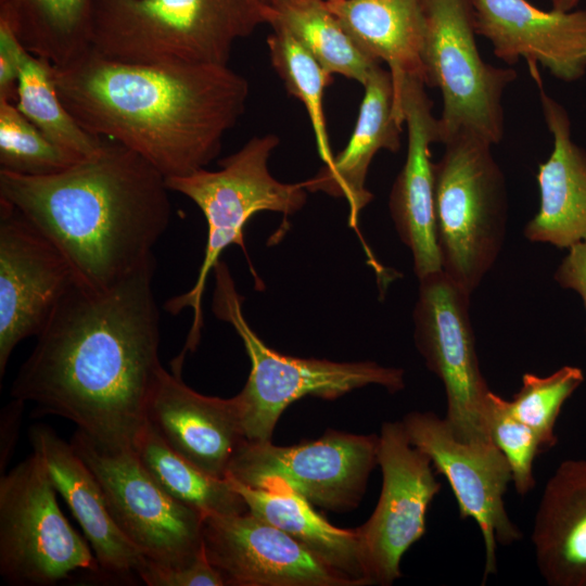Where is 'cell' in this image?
<instances>
[{
    "label": "cell",
    "mask_w": 586,
    "mask_h": 586,
    "mask_svg": "<svg viewBox=\"0 0 586 586\" xmlns=\"http://www.w3.org/2000/svg\"><path fill=\"white\" fill-rule=\"evenodd\" d=\"M279 142L273 133L255 136L221 160L218 170L202 168L186 177L166 179L169 190L189 198L207 224L205 255L194 285L165 304L171 314L187 307L193 310L184 351L194 349L200 337L202 298L208 275L227 246L243 245V228L249 219L264 211L293 215L306 203L303 182H281L269 171V157Z\"/></svg>",
    "instance_id": "obj_6"
},
{
    "label": "cell",
    "mask_w": 586,
    "mask_h": 586,
    "mask_svg": "<svg viewBox=\"0 0 586 586\" xmlns=\"http://www.w3.org/2000/svg\"><path fill=\"white\" fill-rule=\"evenodd\" d=\"M269 5L268 25L286 30L330 75L364 86L380 66L356 44L324 0H283Z\"/></svg>",
    "instance_id": "obj_27"
},
{
    "label": "cell",
    "mask_w": 586,
    "mask_h": 586,
    "mask_svg": "<svg viewBox=\"0 0 586 586\" xmlns=\"http://www.w3.org/2000/svg\"><path fill=\"white\" fill-rule=\"evenodd\" d=\"M249 512L294 538L315 558L358 586L369 585L357 530L331 525L286 482L266 479L255 487L227 477Z\"/></svg>",
    "instance_id": "obj_24"
},
{
    "label": "cell",
    "mask_w": 586,
    "mask_h": 586,
    "mask_svg": "<svg viewBox=\"0 0 586 586\" xmlns=\"http://www.w3.org/2000/svg\"><path fill=\"white\" fill-rule=\"evenodd\" d=\"M269 15L264 0H98L91 49L137 64L227 65Z\"/></svg>",
    "instance_id": "obj_4"
},
{
    "label": "cell",
    "mask_w": 586,
    "mask_h": 586,
    "mask_svg": "<svg viewBox=\"0 0 586 586\" xmlns=\"http://www.w3.org/2000/svg\"><path fill=\"white\" fill-rule=\"evenodd\" d=\"M138 577L148 586H226L205 552L194 561L177 566L161 565L145 558Z\"/></svg>",
    "instance_id": "obj_34"
},
{
    "label": "cell",
    "mask_w": 586,
    "mask_h": 586,
    "mask_svg": "<svg viewBox=\"0 0 586 586\" xmlns=\"http://www.w3.org/2000/svg\"><path fill=\"white\" fill-rule=\"evenodd\" d=\"M213 270L216 279L213 311L233 327L251 361L247 381L235 395L246 441H271L281 413L302 397L335 399L370 384L381 385L391 393L405 387L404 370L398 368L373 361L298 358L271 349L245 320L242 297L227 266L218 262Z\"/></svg>",
    "instance_id": "obj_5"
},
{
    "label": "cell",
    "mask_w": 586,
    "mask_h": 586,
    "mask_svg": "<svg viewBox=\"0 0 586 586\" xmlns=\"http://www.w3.org/2000/svg\"><path fill=\"white\" fill-rule=\"evenodd\" d=\"M324 3L365 53L387 64L395 115L405 80L413 77L425 84L420 0H324Z\"/></svg>",
    "instance_id": "obj_25"
},
{
    "label": "cell",
    "mask_w": 586,
    "mask_h": 586,
    "mask_svg": "<svg viewBox=\"0 0 586 586\" xmlns=\"http://www.w3.org/2000/svg\"><path fill=\"white\" fill-rule=\"evenodd\" d=\"M25 402L12 398L0 415V470H5L17 442Z\"/></svg>",
    "instance_id": "obj_37"
},
{
    "label": "cell",
    "mask_w": 586,
    "mask_h": 586,
    "mask_svg": "<svg viewBox=\"0 0 586 586\" xmlns=\"http://www.w3.org/2000/svg\"><path fill=\"white\" fill-rule=\"evenodd\" d=\"M267 38L271 65L288 92L305 106L309 117L317 151L324 165L331 164L333 153L323 113V92L332 82V75L283 28L271 27Z\"/></svg>",
    "instance_id": "obj_30"
},
{
    "label": "cell",
    "mask_w": 586,
    "mask_h": 586,
    "mask_svg": "<svg viewBox=\"0 0 586 586\" xmlns=\"http://www.w3.org/2000/svg\"><path fill=\"white\" fill-rule=\"evenodd\" d=\"M133 451L152 479L182 505L209 514H239L249 511L243 497L230 481L215 477L171 449L148 422Z\"/></svg>",
    "instance_id": "obj_28"
},
{
    "label": "cell",
    "mask_w": 586,
    "mask_h": 586,
    "mask_svg": "<svg viewBox=\"0 0 586 586\" xmlns=\"http://www.w3.org/2000/svg\"><path fill=\"white\" fill-rule=\"evenodd\" d=\"M364 88L357 122L346 146L334 155L331 164L302 181L309 192L345 199L352 226L373 198L365 182L374 155L380 150L393 153L399 150L403 126L394 115V89L388 69L378 66Z\"/></svg>",
    "instance_id": "obj_23"
},
{
    "label": "cell",
    "mask_w": 586,
    "mask_h": 586,
    "mask_svg": "<svg viewBox=\"0 0 586 586\" xmlns=\"http://www.w3.org/2000/svg\"><path fill=\"white\" fill-rule=\"evenodd\" d=\"M166 178L107 139L95 156L50 176L0 170L8 202L64 255L78 284L109 289L148 260L170 221Z\"/></svg>",
    "instance_id": "obj_3"
},
{
    "label": "cell",
    "mask_w": 586,
    "mask_h": 586,
    "mask_svg": "<svg viewBox=\"0 0 586 586\" xmlns=\"http://www.w3.org/2000/svg\"><path fill=\"white\" fill-rule=\"evenodd\" d=\"M148 422L177 454L209 475L226 479L245 441L238 400L202 395L162 370L146 408Z\"/></svg>",
    "instance_id": "obj_19"
},
{
    "label": "cell",
    "mask_w": 586,
    "mask_h": 586,
    "mask_svg": "<svg viewBox=\"0 0 586 586\" xmlns=\"http://www.w3.org/2000/svg\"><path fill=\"white\" fill-rule=\"evenodd\" d=\"M69 443L99 481L115 523L146 559L177 566L204 552V517L168 495L133 450L104 448L79 430Z\"/></svg>",
    "instance_id": "obj_10"
},
{
    "label": "cell",
    "mask_w": 586,
    "mask_h": 586,
    "mask_svg": "<svg viewBox=\"0 0 586 586\" xmlns=\"http://www.w3.org/2000/svg\"><path fill=\"white\" fill-rule=\"evenodd\" d=\"M15 104L48 139L85 161L98 155L107 139L87 131L63 103L54 65L26 51L20 69Z\"/></svg>",
    "instance_id": "obj_29"
},
{
    "label": "cell",
    "mask_w": 586,
    "mask_h": 586,
    "mask_svg": "<svg viewBox=\"0 0 586 586\" xmlns=\"http://www.w3.org/2000/svg\"><path fill=\"white\" fill-rule=\"evenodd\" d=\"M444 146L433 164L437 246L443 271L471 294L502 247L505 178L492 144L461 136Z\"/></svg>",
    "instance_id": "obj_7"
},
{
    "label": "cell",
    "mask_w": 586,
    "mask_h": 586,
    "mask_svg": "<svg viewBox=\"0 0 586 586\" xmlns=\"http://www.w3.org/2000/svg\"><path fill=\"white\" fill-rule=\"evenodd\" d=\"M154 267L152 258L104 290L76 282L37 335L12 398L74 422L104 448L133 450L164 369Z\"/></svg>",
    "instance_id": "obj_1"
},
{
    "label": "cell",
    "mask_w": 586,
    "mask_h": 586,
    "mask_svg": "<svg viewBox=\"0 0 586 586\" xmlns=\"http://www.w3.org/2000/svg\"><path fill=\"white\" fill-rule=\"evenodd\" d=\"M415 343L443 382L445 420L462 442L492 441L486 425L489 387L481 372L469 315L470 293L443 270L419 279Z\"/></svg>",
    "instance_id": "obj_11"
},
{
    "label": "cell",
    "mask_w": 586,
    "mask_h": 586,
    "mask_svg": "<svg viewBox=\"0 0 586 586\" xmlns=\"http://www.w3.org/2000/svg\"><path fill=\"white\" fill-rule=\"evenodd\" d=\"M49 473L33 451L0 477V574L17 586H50L73 573L100 574L99 563L71 526Z\"/></svg>",
    "instance_id": "obj_9"
},
{
    "label": "cell",
    "mask_w": 586,
    "mask_h": 586,
    "mask_svg": "<svg viewBox=\"0 0 586 586\" xmlns=\"http://www.w3.org/2000/svg\"><path fill=\"white\" fill-rule=\"evenodd\" d=\"M58 92L90 133L136 152L166 179L213 161L242 116L249 81L228 65L128 63L90 49L54 66Z\"/></svg>",
    "instance_id": "obj_2"
},
{
    "label": "cell",
    "mask_w": 586,
    "mask_h": 586,
    "mask_svg": "<svg viewBox=\"0 0 586 586\" xmlns=\"http://www.w3.org/2000/svg\"><path fill=\"white\" fill-rule=\"evenodd\" d=\"M264 1L267 2L268 4H273L276 2L283 1V0H264Z\"/></svg>",
    "instance_id": "obj_39"
},
{
    "label": "cell",
    "mask_w": 586,
    "mask_h": 586,
    "mask_svg": "<svg viewBox=\"0 0 586 586\" xmlns=\"http://www.w3.org/2000/svg\"><path fill=\"white\" fill-rule=\"evenodd\" d=\"M477 35L508 65L540 64L564 82L586 74V10L544 11L527 0H473Z\"/></svg>",
    "instance_id": "obj_17"
},
{
    "label": "cell",
    "mask_w": 586,
    "mask_h": 586,
    "mask_svg": "<svg viewBox=\"0 0 586 586\" xmlns=\"http://www.w3.org/2000/svg\"><path fill=\"white\" fill-rule=\"evenodd\" d=\"M553 278L560 286L576 291L586 307V240L569 249Z\"/></svg>",
    "instance_id": "obj_36"
},
{
    "label": "cell",
    "mask_w": 586,
    "mask_h": 586,
    "mask_svg": "<svg viewBox=\"0 0 586 586\" xmlns=\"http://www.w3.org/2000/svg\"><path fill=\"white\" fill-rule=\"evenodd\" d=\"M411 445L426 454L433 468L448 481L461 520L473 519L484 543L482 584L497 572V545L509 546L522 533L505 508L512 481L510 466L493 441L462 442L445 418L432 411H411L403 420Z\"/></svg>",
    "instance_id": "obj_14"
},
{
    "label": "cell",
    "mask_w": 586,
    "mask_h": 586,
    "mask_svg": "<svg viewBox=\"0 0 586 586\" xmlns=\"http://www.w3.org/2000/svg\"><path fill=\"white\" fill-rule=\"evenodd\" d=\"M26 51L8 22L0 17V100L15 103L20 69Z\"/></svg>",
    "instance_id": "obj_35"
},
{
    "label": "cell",
    "mask_w": 586,
    "mask_h": 586,
    "mask_svg": "<svg viewBox=\"0 0 586 586\" xmlns=\"http://www.w3.org/2000/svg\"><path fill=\"white\" fill-rule=\"evenodd\" d=\"M202 539L226 586H358L249 511L205 515Z\"/></svg>",
    "instance_id": "obj_16"
},
{
    "label": "cell",
    "mask_w": 586,
    "mask_h": 586,
    "mask_svg": "<svg viewBox=\"0 0 586 586\" xmlns=\"http://www.w3.org/2000/svg\"><path fill=\"white\" fill-rule=\"evenodd\" d=\"M584 379L583 370L574 366L547 377L526 372L521 388L508 400L512 415L536 432L545 451L557 445L555 428L562 406Z\"/></svg>",
    "instance_id": "obj_32"
},
{
    "label": "cell",
    "mask_w": 586,
    "mask_h": 586,
    "mask_svg": "<svg viewBox=\"0 0 586 586\" xmlns=\"http://www.w3.org/2000/svg\"><path fill=\"white\" fill-rule=\"evenodd\" d=\"M552 9L558 11H572L577 5L579 0H550Z\"/></svg>",
    "instance_id": "obj_38"
},
{
    "label": "cell",
    "mask_w": 586,
    "mask_h": 586,
    "mask_svg": "<svg viewBox=\"0 0 586 586\" xmlns=\"http://www.w3.org/2000/svg\"><path fill=\"white\" fill-rule=\"evenodd\" d=\"M377 450L378 435L339 431L292 446L245 440L226 477L250 487L278 477L314 507L344 512L360 502L368 477L378 464Z\"/></svg>",
    "instance_id": "obj_12"
},
{
    "label": "cell",
    "mask_w": 586,
    "mask_h": 586,
    "mask_svg": "<svg viewBox=\"0 0 586 586\" xmlns=\"http://www.w3.org/2000/svg\"><path fill=\"white\" fill-rule=\"evenodd\" d=\"M424 81L407 78L402 87L397 116L407 126L405 164L393 184L388 207L397 233L413 258L418 279L442 269L436 239L434 171L430 146L440 142L433 103Z\"/></svg>",
    "instance_id": "obj_18"
},
{
    "label": "cell",
    "mask_w": 586,
    "mask_h": 586,
    "mask_svg": "<svg viewBox=\"0 0 586 586\" xmlns=\"http://www.w3.org/2000/svg\"><path fill=\"white\" fill-rule=\"evenodd\" d=\"M420 8L425 85L442 94L440 143L461 136L499 143L505 127L502 94L517 72L482 59L473 0H420Z\"/></svg>",
    "instance_id": "obj_8"
},
{
    "label": "cell",
    "mask_w": 586,
    "mask_h": 586,
    "mask_svg": "<svg viewBox=\"0 0 586 586\" xmlns=\"http://www.w3.org/2000/svg\"><path fill=\"white\" fill-rule=\"evenodd\" d=\"M486 425L495 445L506 457L512 483L520 496H525L535 486L533 463L545 453L536 432L515 418L508 400L489 392L486 405Z\"/></svg>",
    "instance_id": "obj_33"
},
{
    "label": "cell",
    "mask_w": 586,
    "mask_h": 586,
    "mask_svg": "<svg viewBox=\"0 0 586 586\" xmlns=\"http://www.w3.org/2000/svg\"><path fill=\"white\" fill-rule=\"evenodd\" d=\"M79 162L48 139L14 102L0 100V170L42 177L61 173Z\"/></svg>",
    "instance_id": "obj_31"
},
{
    "label": "cell",
    "mask_w": 586,
    "mask_h": 586,
    "mask_svg": "<svg viewBox=\"0 0 586 586\" xmlns=\"http://www.w3.org/2000/svg\"><path fill=\"white\" fill-rule=\"evenodd\" d=\"M539 85L542 111L552 137V151L538 166L539 209L526 224L532 242L570 249L586 240V151L571 137L566 110Z\"/></svg>",
    "instance_id": "obj_21"
},
{
    "label": "cell",
    "mask_w": 586,
    "mask_h": 586,
    "mask_svg": "<svg viewBox=\"0 0 586 586\" xmlns=\"http://www.w3.org/2000/svg\"><path fill=\"white\" fill-rule=\"evenodd\" d=\"M98 0H0V17L31 54L61 67L91 49Z\"/></svg>",
    "instance_id": "obj_26"
},
{
    "label": "cell",
    "mask_w": 586,
    "mask_h": 586,
    "mask_svg": "<svg viewBox=\"0 0 586 586\" xmlns=\"http://www.w3.org/2000/svg\"><path fill=\"white\" fill-rule=\"evenodd\" d=\"M60 250L0 200V375L16 345L37 336L76 283Z\"/></svg>",
    "instance_id": "obj_15"
},
{
    "label": "cell",
    "mask_w": 586,
    "mask_h": 586,
    "mask_svg": "<svg viewBox=\"0 0 586 586\" xmlns=\"http://www.w3.org/2000/svg\"><path fill=\"white\" fill-rule=\"evenodd\" d=\"M33 451L42 460L53 487L80 525L101 573L115 579L138 577L145 557L115 523L94 473L53 429L43 423L28 430Z\"/></svg>",
    "instance_id": "obj_20"
},
{
    "label": "cell",
    "mask_w": 586,
    "mask_h": 586,
    "mask_svg": "<svg viewBox=\"0 0 586 586\" xmlns=\"http://www.w3.org/2000/svg\"><path fill=\"white\" fill-rule=\"evenodd\" d=\"M382 489L369 520L356 528L369 585L402 575L405 552L425 534L426 512L441 489L426 454L411 445L402 421L384 422L378 435Z\"/></svg>",
    "instance_id": "obj_13"
},
{
    "label": "cell",
    "mask_w": 586,
    "mask_h": 586,
    "mask_svg": "<svg viewBox=\"0 0 586 586\" xmlns=\"http://www.w3.org/2000/svg\"><path fill=\"white\" fill-rule=\"evenodd\" d=\"M531 539L548 585L586 586V460H564L548 479Z\"/></svg>",
    "instance_id": "obj_22"
}]
</instances>
